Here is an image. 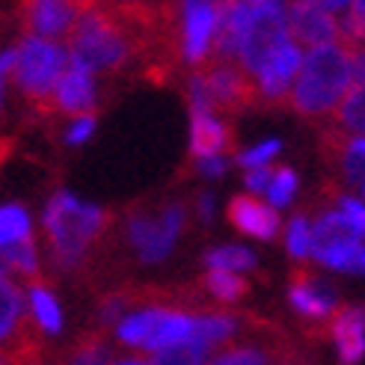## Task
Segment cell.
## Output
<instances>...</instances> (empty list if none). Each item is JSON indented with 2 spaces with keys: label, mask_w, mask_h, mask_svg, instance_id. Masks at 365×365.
<instances>
[{
  "label": "cell",
  "mask_w": 365,
  "mask_h": 365,
  "mask_svg": "<svg viewBox=\"0 0 365 365\" xmlns=\"http://www.w3.org/2000/svg\"><path fill=\"white\" fill-rule=\"evenodd\" d=\"M351 83V45H315L300 63L288 101L306 119H327L336 110V104L348 93Z\"/></svg>",
  "instance_id": "1"
},
{
  "label": "cell",
  "mask_w": 365,
  "mask_h": 365,
  "mask_svg": "<svg viewBox=\"0 0 365 365\" xmlns=\"http://www.w3.org/2000/svg\"><path fill=\"white\" fill-rule=\"evenodd\" d=\"M107 214L96 205L78 202L71 193H57L45 208V232L53 250V259L63 267L83 262L86 250L104 232Z\"/></svg>",
  "instance_id": "2"
},
{
  "label": "cell",
  "mask_w": 365,
  "mask_h": 365,
  "mask_svg": "<svg viewBox=\"0 0 365 365\" xmlns=\"http://www.w3.org/2000/svg\"><path fill=\"white\" fill-rule=\"evenodd\" d=\"M68 66V51L57 39L27 36L21 48H15V83L39 110H53V89Z\"/></svg>",
  "instance_id": "3"
},
{
  "label": "cell",
  "mask_w": 365,
  "mask_h": 365,
  "mask_svg": "<svg viewBox=\"0 0 365 365\" xmlns=\"http://www.w3.org/2000/svg\"><path fill=\"white\" fill-rule=\"evenodd\" d=\"M312 259L344 273H365V235L336 211H321L312 226Z\"/></svg>",
  "instance_id": "4"
},
{
  "label": "cell",
  "mask_w": 365,
  "mask_h": 365,
  "mask_svg": "<svg viewBox=\"0 0 365 365\" xmlns=\"http://www.w3.org/2000/svg\"><path fill=\"white\" fill-rule=\"evenodd\" d=\"M185 226V208L167 205L160 214H131L128 220V238L145 264L167 259L178 241V232Z\"/></svg>",
  "instance_id": "5"
},
{
  "label": "cell",
  "mask_w": 365,
  "mask_h": 365,
  "mask_svg": "<svg viewBox=\"0 0 365 365\" xmlns=\"http://www.w3.org/2000/svg\"><path fill=\"white\" fill-rule=\"evenodd\" d=\"M178 4H181V57L193 66H202L214 53L220 4H214V0H178Z\"/></svg>",
  "instance_id": "6"
},
{
  "label": "cell",
  "mask_w": 365,
  "mask_h": 365,
  "mask_svg": "<svg viewBox=\"0 0 365 365\" xmlns=\"http://www.w3.org/2000/svg\"><path fill=\"white\" fill-rule=\"evenodd\" d=\"M33 330L24 315V297L18 291L6 270H0V354L6 359L33 354Z\"/></svg>",
  "instance_id": "7"
},
{
  "label": "cell",
  "mask_w": 365,
  "mask_h": 365,
  "mask_svg": "<svg viewBox=\"0 0 365 365\" xmlns=\"http://www.w3.org/2000/svg\"><path fill=\"white\" fill-rule=\"evenodd\" d=\"M288 27L300 45H327L341 42V24L324 0H288Z\"/></svg>",
  "instance_id": "8"
},
{
  "label": "cell",
  "mask_w": 365,
  "mask_h": 365,
  "mask_svg": "<svg viewBox=\"0 0 365 365\" xmlns=\"http://www.w3.org/2000/svg\"><path fill=\"white\" fill-rule=\"evenodd\" d=\"M83 4L86 0H24L21 4L24 27L33 36L63 42L75 30Z\"/></svg>",
  "instance_id": "9"
},
{
  "label": "cell",
  "mask_w": 365,
  "mask_h": 365,
  "mask_svg": "<svg viewBox=\"0 0 365 365\" xmlns=\"http://www.w3.org/2000/svg\"><path fill=\"white\" fill-rule=\"evenodd\" d=\"M300 63H303V53H300V45L297 39L291 36L288 42H282L273 57L262 66V71L255 75V83H259V96L262 101H279V98H288L291 86H294V78L300 71Z\"/></svg>",
  "instance_id": "10"
},
{
  "label": "cell",
  "mask_w": 365,
  "mask_h": 365,
  "mask_svg": "<svg viewBox=\"0 0 365 365\" xmlns=\"http://www.w3.org/2000/svg\"><path fill=\"white\" fill-rule=\"evenodd\" d=\"M229 223L250 235V238H259V241H273L279 232V214L270 202H262V199H255L250 193L244 196H235L229 202Z\"/></svg>",
  "instance_id": "11"
},
{
  "label": "cell",
  "mask_w": 365,
  "mask_h": 365,
  "mask_svg": "<svg viewBox=\"0 0 365 365\" xmlns=\"http://www.w3.org/2000/svg\"><path fill=\"white\" fill-rule=\"evenodd\" d=\"M53 110L66 113V116H81V113H93L96 110V83H93V71H86L75 63H68L63 78L57 81L53 89Z\"/></svg>",
  "instance_id": "12"
},
{
  "label": "cell",
  "mask_w": 365,
  "mask_h": 365,
  "mask_svg": "<svg viewBox=\"0 0 365 365\" xmlns=\"http://www.w3.org/2000/svg\"><path fill=\"white\" fill-rule=\"evenodd\" d=\"M288 300L291 306L297 309L303 318H312V321H324L333 315V291L327 288L324 282H318L309 270H294L291 273V291H288Z\"/></svg>",
  "instance_id": "13"
},
{
  "label": "cell",
  "mask_w": 365,
  "mask_h": 365,
  "mask_svg": "<svg viewBox=\"0 0 365 365\" xmlns=\"http://www.w3.org/2000/svg\"><path fill=\"white\" fill-rule=\"evenodd\" d=\"M330 336L341 362H359L365 356V309H339L330 315Z\"/></svg>",
  "instance_id": "14"
},
{
  "label": "cell",
  "mask_w": 365,
  "mask_h": 365,
  "mask_svg": "<svg viewBox=\"0 0 365 365\" xmlns=\"http://www.w3.org/2000/svg\"><path fill=\"white\" fill-rule=\"evenodd\" d=\"M196 330V318L181 312V309H158V318H155V327L149 339L143 344V354H145V362H149L152 354L163 351V348H173V344H181L187 341Z\"/></svg>",
  "instance_id": "15"
},
{
  "label": "cell",
  "mask_w": 365,
  "mask_h": 365,
  "mask_svg": "<svg viewBox=\"0 0 365 365\" xmlns=\"http://www.w3.org/2000/svg\"><path fill=\"white\" fill-rule=\"evenodd\" d=\"M190 145H193L196 158H205V155H223V152H229L235 145V140H232L229 125L217 119L214 110H208V107H193Z\"/></svg>",
  "instance_id": "16"
},
{
  "label": "cell",
  "mask_w": 365,
  "mask_h": 365,
  "mask_svg": "<svg viewBox=\"0 0 365 365\" xmlns=\"http://www.w3.org/2000/svg\"><path fill=\"white\" fill-rule=\"evenodd\" d=\"M330 128L324 134H339V137H356L365 134V81H354L348 93L341 96L336 110L327 116Z\"/></svg>",
  "instance_id": "17"
},
{
  "label": "cell",
  "mask_w": 365,
  "mask_h": 365,
  "mask_svg": "<svg viewBox=\"0 0 365 365\" xmlns=\"http://www.w3.org/2000/svg\"><path fill=\"white\" fill-rule=\"evenodd\" d=\"M327 145L336 149L339 170L348 185L365 187V134L356 137H339V134H324Z\"/></svg>",
  "instance_id": "18"
},
{
  "label": "cell",
  "mask_w": 365,
  "mask_h": 365,
  "mask_svg": "<svg viewBox=\"0 0 365 365\" xmlns=\"http://www.w3.org/2000/svg\"><path fill=\"white\" fill-rule=\"evenodd\" d=\"M202 291H208L217 303H238L250 291V282L238 277V270L208 267V273L202 277Z\"/></svg>",
  "instance_id": "19"
},
{
  "label": "cell",
  "mask_w": 365,
  "mask_h": 365,
  "mask_svg": "<svg viewBox=\"0 0 365 365\" xmlns=\"http://www.w3.org/2000/svg\"><path fill=\"white\" fill-rule=\"evenodd\" d=\"M0 262H4V267H12L15 273H21V277L30 282L39 279V255H36L33 238L4 244L0 247Z\"/></svg>",
  "instance_id": "20"
},
{
  "label": "cell",
  "mask_w": 365,
  "mask_h": 365,
  "mask_svg": "<svg viewBox=\"0 0 365 365\" xmlns=\"http://www.w3.org/2000/svg\"><path fill=\"white\" fill-rule=\"evenodd\" d=\"M30 309L36 324L42 327L45 333H60L63 330V315H60V303L42 282L30 285Z\"/></svg>",
  "instance_id": "21"
},
{
  "label": "cell",
  "mask_w": 365,
  "mask_h": 365,
  "mask_svg": "<svg viewBox=\"0 0 365 365\" xmlns=\"http://www.w3.org/2000/svg\"><path fill=\"white\" fill-rule=\"evenodd\" d=\"M30 238V217L21 205H0V247Z\"/></svg>",
  "instance_id": "22"
},
{
  "label": "cell",
  "mask_w": 365,
  "mask_h": 365,
  "mask_svg": "<svg viewBox=\"0 0 365 365\" xmlns=\"http://www.w3.org/2000/svg\"><path fill=\"white\" fill-rule=\"evenodd\" d=\"M294 190H297V175L291 167H277L270 173V181H267V190L264 196L270 199L273 208H285L291 199H294Z\"/></svg>",
  "instance_id": "23"
},
{
  "label": "cell",
  "mask_w": 365,
  "mask_h": 365,
  "mask_svg": "<svg viewBox=\"0 0 365 365\" xmlns=\"http://www.w3.org/2000/svg\"><path fill=\"white\" fill-rule=\"evenodd\" d=\"M208 267H226V270H250L255 267V255L244 247H217L205 252Z\"/></svg>",
  "instance_id": "24"
},
{
  "label": "cell",
  "mask_w": 365,
  "mask_h": 365,
  "mask_svg": "<svg viewBox=\"0 0 365 365\" xmlns=\"http://www.w3.org/2000/svg\"><path fill=\"white\" fill-rule=\"evenodd\" d=\"M288 252L294 259H309L312 255V223L306 214H294L288 223Z\"/></svg>",
  "instance_id": "25"
},
{
  "label": "cell",
  "mask_w": 365,
  "mask_h": 365,
  "mask_svg": "<svg viewBox=\"0 0 365 365\" xmlns=\"http://www.w3.org/2000/svg\"><path fill=\"white\" fill-rule=\"evenodd\" d=\"M279 140H264V143H259V145H252V149H247V152H241L238 155V160H241V167H247V170H255V167H267V163L279 155Z\"/></svg>",
  "instance_id": "26"
},
{
  "label": "cell",
  "mask_w": 365,
  "mask_h": 365,
  "mask_svg": "<svg viewBox=\"0 0 365 365\" xmlns=\"http://www.w3.org/2000/svg\"><path fill=\"white\" fill-rule=\"evenodd\" d=\"M214 362H220V365H262V362H267V354L255 351V348H232V351H220Z\"/></svg>",
  "instance_id": "27"
},
{
  "label": "cell",
  "mask_w": 365,
  "mask_h": 365,
  "mask_svg": "<svg viewBox=\"0 0 365 365\" xmlns=\"http://www.w3.org/2000/svg\"><path fill=\"white\" fill-rule=\"evenodd\" d=\"M336 208L365 235V202L356 196H336Z\"/></svg>",
  "instance_id": "28"
},
{
  "label": "cell",
  "mask_w": 365,
  "mask_h": 365,
  "mask_svg": "<svg viewBox=\"0 0 365 365\" xmlns=\"http://www.w3.org/2000/svg\"><path fill=\"white\" fill-rule=\"evenodd\" d=\"M93 131H96V116H93V113H81L75 122H71L66 140H68L71 145H81L83 140L93 137Z\"/></svg>",
  "instance_id": "29"
},
{
  "label": "cell",
  "mask_w": 365,
  "mask_h": 365,
  "mask_svg": "<svg viewBox=\"0 0 365 365\" xmlns=\"http://www.w3.org/2000/svg\"><path fill=\"white\" fill-rule=\"evenodd\" d=\"M196 167H199V175H205V178H220V175H226L229 163H226L223 155H205V158H196Z\"/></svg>",
  "instance_id": "30"
},
{
  "label": "cell",
  "mask_w": 365,
  "mask_h": 365,
  "mask_svg": "<svg viewBox=\"0 0 365 365\" xmlns=\"http://www.w3.org/2000/svg\"><path fill=\"white\" fill-rule=\"evenodd\" d=\"M247 187L252 193H264L267 190V181H270V163L267 167H255V170H247Z\"/></svg>",
  "instance_id": "31"
},
{
  "label": "cell",
  "mask_w": 365,
  "mask_h": 365,
  "mask_svg": "<svg viewBox=\"0 0 365 365\" xmlns=\"http://www.w3.org/2000/svg\"><path fill=\"white\" fill-rule=\"evenodd\" d=\"M12 71H15V51H4L0 53V101H4V86Z\"/></svg>",
  "instance_id": "32"
},
{
  "label": "cell",
  "mask_w": 365,
  "mask_h": 365,
  "mask_svg": "<svg viewBox=\"0 0 365 365\" xmlns=\"http://www.w3.org/2000/svg\"><path fill=\"white\" fill-rule=\"evenodd\" d=\"M196 208H199V217H202V220H211V214H214V199H211L208 193H202V196H199V202H196Z\"/></svg>",
  "instance_id": "33"
},
{
  "label": "cell",
  "mask_w": 365,
  "mask_h": 365,
  "mask_svg": "<svg viewBox=\"0 0 365 365\" xmlns=\"http://www.w3.org/2000/svg\"><path fill=\"white\" fill-rule=\"evenodd\" d=\"M324 4L330 6L333 12H341V9H348V4H351V0H324Z\"/></svg>",
  "instance_id": "34"
},
{
  "label": "cell",
  "mask_w": 365,
  "mask_h": 365,
  "mask_svg": "<svg viewBox=\"0 0 365 365\" xmlns=\"http://www.w3.org/2000/svg\"><path fill=\"white\" fill-rule=\"evenodd\" d=\"M247 4H252V6H255V4H267V0H247Z\"/></svg>",
  "instance_id": "35"
},
{
  "label": "cell",
  "mask_w": 365,
  "mask_h": 365,
  "mask_svg": "<svg viewBox=\"0 0 365 365\" xmlns=\"http://www.w3.org/2000/svg\"><path fill=\"white\" fill-rule=\"evenodd\" d=\"M116 4H125V0H116Z\"/></svg>",
  "instance_id": "36"
},
{
  "label": "cell",
  "mask_w": 365,
  "mask_h": 365,
  "mask_svg": "<svg viewBox=\"0 0 365 365\" xmlns=\"http://www.w3.org/2000/svg\"><path fill=\"white\" fill-rule=\"evenodd\" d=\"M362 190H365V187H362Z\"/></svg>",
  "instance_id": "37"
}]
</instances>
